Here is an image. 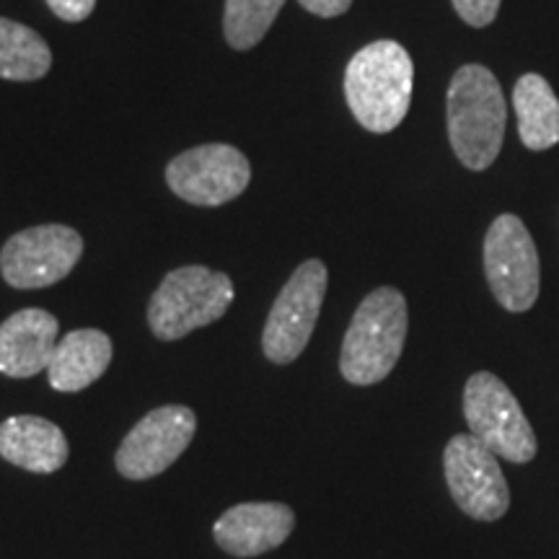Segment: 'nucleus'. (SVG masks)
Instances as JSON below:
<instances>
[{"label": "nucleus", "mask_w": 559, "mask_h": 559, "mask_svg": "<svg viewBox=\"0 0 559 559\" xmlns=\"http://www.w3.org/2000/svg\"><path fill=\"white\" fill-rule=\"evenodd\" d=\"M464 417L472 436L498 459L528 464L536 456V432L523 415L519 400L495 373L479 370L466 381Z\"/></svg>", "instance_id": "5"}, {"label": "nucleus", "mask_w": 559, "mask_h": 559, "mask_svg": "<svg viewBox=\"0 0 559 559\" xmlns=\"http://www.w3.org/2000/svg\"><path fill=\"white\" fill-rule=\"evenodd\" d=\"M306 11L313 13V16L321 19H334L342 16V13L349 11L353 0H298Z\"/></svg>", "instance_id": "21"}, {"label": "nucleus", "mask_w": 559, "mask_h": 559, "mask_svg": "<svg viewBox=\"0 0 559 559\" xmlns=\"http://www.w3.org/2000/svg\"><path fill=\"white\" fill-rule=\"evenodd\" d=\"M513 107L528 151H547L559 143V99L542 75L526 73L515 83Z\"/></svg>", "instance_id": "16"}, {"label": "nucleus", "mask_w": 559, "mask_h": 559, "mask_svg": "<svg viewBox=\"0 0 559 559\" xmlns=\"http://www.w3.org/2000/svg\"><path fill=\"white\" fill-rule=\"evenodd\" d=\"M415 66L400 41L381 39L349 60L345 96L349 111L370 132H391L404 122L412 102Z\"/></svg>", "instance_id": "1"}, {"label": "nucleus", "mask_w": 559, "mask_h": 559, "mask_svg": "<svg viewBox=\"0 0 559 559\" xmlns=\"http://www.w3.org/2000/svg\"><path fill=\"white\" fill-rule=\"evenodd\" d=\"M52 13L62 21H86L96 9V0H47Z\"/></svg>", "instance_id": "20"}, {"label": "nucleus", "mask_w": 559, "mask_h": 559, "mask_svg": "<svg viewBox=\"0 0 559 559\" xmlns=\"http://www.w3.org/2000/svg\"><path fill=\"white\" fill-rule=\"evenodd\" d=\"M296 526V513L285 502H241L215 521L213 536L234 557H260L277 549Z\"/></svg>", "instance_id": "12"}, {"label": "nucleus", "mask_w": 559, "mask_h": 559, "mask_svg": "<svg viewBox=\"0 0 559 559\" xmlns=\"http://www.w3.org/2000/svg\"><path fill=\"white\" fill-rule=\"evenodd\" d=\"M68 453L66 432L50 419L19 415L0 425V456L19 469L52 474L66 466Z\"/></svg>", "instance_id": "14"}, {"label": "nucleus", "mask_w": 559, "mask_h": 559, "mask_svg": "<svg viewBox=\"0 0 559 559\" xmlns=\"http://www.w3.org/2000/svg\"><path fill=\"white\" fill-rule=\"evenodd\" d=\"M485 275L506 311L523 313L539 298V251L519 215L495 218L485 236Z\"/></svg>", "instance_id": "6"}, {"label": "nucleus", "mask_w": 559, "mask_h": 559, "mask_svg": "<svg viewBox=\"0 0 559 559\" xmlns=\"http://www.w3.org/2000/svg\"><path fill=\"white\" fill-rule=\"evenodd\" d=\"M445 481L456 506L474 521H500L510 508V489L500 461L481 440L453 436L443 453Z\"/></svg>", "instance_id": "9"}, {"label": "nucleus", "mask_w": 559, "mask_h": 559, "mask_svg": "<svg viewBox=\"0 0 559 559\" xmlns=\"http://www.w3.org/2000/svg\"><path fill=\"white\" fill-rule=\"evenodd\" d=\"M285 0H226L223 13V32L234 50H251L260 45L277 19Z\"/></svg>", "instance_id": "18"}, {"label": "nucleus", "mask_w": 559, "mask_h": 559, "mask_svg": "<svg viewBox=\"0 0 559 559\" xmlns=\"http://www.w3.org/2000/svg\"><path fill=\"white\" fill-rule=\"evenodd\" d=\"M449 138L461 164L485 171L500 156L508 107L498 79L485 66L456 70L449 86Z\"/></svg>", "instance_id": "2"}, {"label": "nucleus", "mask_w": 559, "mask_h": 559, "mask_svg": "<svg viewBox=\"0 0 559 559\" xmlns=\"http://www.w3.org/2000/svg\"><path fill=\"white\" fill-rule=\"evenodd\" d=\"M453 9L469 26H489L498 16L500 0H453Z\"/></svg>", "instance_id": "19"}, {"label": "nucleus", "mask_w": 559, "mask_h": 559, "mask_svg": "<svg viewBox=\"0 0 559 559\" xmlns=\"http://www.w3.org/2000/svg\"><path fill=\"white\" fill-rule=\"evenodd\" d=\"M194 432L198 417L185 404H166L148 412L117 449V472L135 481L158 477L187 451Z\"/></svg>", "instance_id": "10"}, {"label": "nucleus", "mask_w": 559, "mask_h": 559, "mask_svg": "<svg viewBox=\"0 0 559 559\" xmlns=\"http://www.w3.org/2000/svg\"><path fill=\"white\" fill-rule=\"evenodd\" d=\"M111 362V340L99 330H73L58 340L47 368V381L55 391L73 394L88 389L107 373Z\"/></svg>", "instance_id": "15"}, {"label": "nucleus", "mask_w": 559, "mask_h": 559, "mask_svg": "<svg viewBox=\"0 0 559 559\" xmlns=\"http://www.w3.org/2000/svg\"><path fill=\"white\" fill-rule=\"evenodd\" d=\"M60 324L50 311L24 309L0 324V373L32 379L50 368Z\"/></svg>", "instance_id": "13"}, {"label": "nucleus", "mask_w": 559, "mask_h": 559, "mask_svg": "<svg viewBox=\"0 0 559 559\" xmlns=\"http://www.w3.org/2000/svg\"><path fill=\"white\" fill-rule=\"evenodd\" d=\"M52 66L47 41L19 21L0 19V79L37 81Z\"/></svg>", "instance_id": "17"}, {"label": "nucleus", "mask_w": 559, "mask_h": 559, "mask_svg": "<svg viewBox=\"0 0 559 559\" xmlns=\"http://www.w3.org/2000/svg\"><path fill=\"white\" fill-rule=\"evenodd\" d=\"M83 254V239L75 228L47 223L19 230L0 251V272L11 288L39 290L68 277Z\"/></svg>", "instance_id": "8"}, {"label": "nucleus", "mask_w": 559, "mask_h": 559, "mask_svg": "<svg viewBox=\"0 0 559 559\" xmlns=\"http://www.w3.org/2000/svg\"><path fill=\"white\" fill-rule=\"evenodd\" d=\"M326 277L330 275L324 262H304L272 304L262 334V349L277 366H288L309 345L324 306Z\"/></svg>", "instance_id": "7"}, {"label": "nucleus", "mask_w": 559, "mask_h": 559, "mask_svg": "<svg viewBox=\"0 0 559 559\" xmlns=\"http://www.w3.org/2000/svg\"><path fill=\"white\" fill-rule=\"evenodd\" d=\"M407 300L396 288H379L362 298L342 342L340 370L355 386L386 379L407 342Z\"/></svg>", "instance_id": "3"}, {"label": "nucleus", "mask_w": 559, "mask_h": 559, "mask_svg": "<svg viewBox=\"0 0 559 559\" xmlns=\"http://www.w3.org/2000/svg\"><path fill=\"white\" fill-rule=\"evenodd\" d=\"M234 283L223 272L202 264L179 267L164 277L148 306L151 332L158 340H181L213 324L234 304Z\"/></svg>", "instance_id": "4"}, {"label": "nucleus", "mask_w": 559, "mask_h": 559, "mask_svg": "<svg viewBox=\"0 0 559 559\" xmlns=\"http://www.w3.org/2000/svg\"><path fill=\"white\" fill-rule=\"evenodd\" d=\"M251 166L239 148L210 143L185 151L166 166L171 192L190 205L218 207L236 200L249 187Z\"/></svg>", "instance_id": "11"}]
</instances>
